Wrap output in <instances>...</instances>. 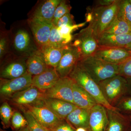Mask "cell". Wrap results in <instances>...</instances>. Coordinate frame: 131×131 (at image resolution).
<instances>
[{
    "instance_id": "cell-35",
    "label": "cell",
    "mask_w": 131,
    "mask_h": 131,
    "mask_svg": "<svg viewBox=\"0 0 131 131\" xmlns=\"http://www.w3.org/2000/svg\"><path fill=\"white\" fill-rule=\"evenodd\" d=\"M75 25L74 20V17L70 13L66 14L59 20L56 26L59 27L63 26H73Z\"/></svg>"
},
{
    "instance_id": "cell-20",
    "label": "cell",
    "mask_w": 131,
    "mask_h": 131,
    "mask_svg": "<svg viewBox=\"0 0 131 131\" xmlns=\"http://www.w3.org/2000/svg\"><path fill=\"white\" fill-rule=\"evenodd\" d=\"M27 73L25 62L14 61L8 64L1 70V79L12 80L21 77Z\"/></svg>"
},
{
    "instance_id": "cell-13",
    "label": "cell",
    "mask_w": 131,
    "mask_h": 131,
    "mask_svg": "<svg viewBox=\"0 0 131 131\" xmlns=\"http://www.w3.org/2000/svg\"><path fill=\"white\" fill-rule=\"evenodd\" d=\"M29 25L36 42L40 47L48 45L52 23L31 18Z\"/></svg>"
},
{
    "instance_id": "cell-37",
    "label": "cell",
    "mask_w": 131,
    "mask_h": 131,
    "mask_svg": "<svg viewBox=\"0 0 131 131\" xmlns=\"http://www.w3.org/2000/svg\"><path fill=\"white\" fill-rule=\"evenodd\" d=\"M7 42L6 39L2 38L0 40V57L1 58L4 56L7 49Z\"/></svg>"
},
{
    "instance_id": "cell-1",
    "label": "cell",
    "mask_w": 131,
    "mask_h": 131,
    "mask_svg": "<svg viewBox=\"0 0 131 131\" xmlns=\"http://www.w3.org/2000/svg\"><path fill=\"white\" fill-rule=\"evenodd\" d=\"M121 0H116L106 7H93L86 14V22L97 40L117 17Z\"/></svg>"
},
{
    "instance_id": "cell-16",
    "label": "cell",
    "mask_w": 131,
    "mask_h": 131,
    "mask_svg": "<svg viewBox=\"0 0 131 131\" xmlns=\"http://www.w3.org/2000/svg\"><path fill=\"white\" fill-rule=\"evenodd\" d=\"M60 78L56 68L49 67L44 72L32 77V86L45 92L54 86Z\"/></svg>"
},
{
    "instance_id": "cell-40",
    "label": "cell",
    "mask_w": 131,
    "mask_h": 131,
    "mask_svg": "<svg viewBox=\"0 0 131 131\" xmlns=\"http://www.w3.org/2000/svg\"><path fill=\"white\" fill-rule=\"evenodd\" d=\"M16 131H30L29 130L27 126L25 127L24 128H21V129L18 130Z\"/></svg>"
},
{
    "instance_id": "cell-43",
    "label": "cell",
    "mask_w": 131,
    "mask_h": 131,
    "mask_svg": "<svg viewBox=\"0 0 131 131\" xmlns=\"http://www.w3.org/2000/svg\"><path fill=\"white\" fill-rule=\"evenodd\" d=\"M126 131H131V126L130 127H129V129H128Z\"/></svg>"
},
{
    "instance_id": "cell-31",
    "label": "cell",
    "mask_w": 131,
    "mask_h": 131,
    "mask_svg": "<svg viewBox=\"0 0 131 131\" xmlns=\"http://www.w3.org/2000/svg\"><path fill=\"white\" fill-rule=\"evenodd\" d=\"M71 9V7L66 1H61L54 13L52 24L56 26L59 20L66 14L70 13Z\"/></svg>"
},
{
    "instance_id": "cell-23",
    "label": "cell",
    "mask_w": 131,
    "mask_h": 131,
    "mask_svg": "<svg viewBox=\"0 0 131 131\" xmlns=\"http://www.w3.org/2000/svg\"><path fill=\"white\" fill-rule=\"evenodd\" d=\"M65 47L56 48L47 45L40 47L39 50L47 65L56 68L61 61Z\"/></svg>"
},
{
    "instance_id": "cell-25",
    "label": "cell",
    "mask_w": 131,
    "mask_h": 131,
    "mask_svg": "<svg viewBox=\"0 0 131 131\" xmlns=\"http://www.w3.org/2000/svg\"><path fill=\"white\" fill-rule=\"evenodd\" d=\"M30 38L26 31L20 30L14 38V46L17 50L21 52L27 51L30 45Z\"/></svg>"
},
{
    "instance_id": "cell-2",
    "label": "cell",
    "mask_w": 131,
    "mask_h": 131,
    "mask_svg": "<svg viewBox=\"0 0 131 131\" xmlns=\"http://www.w3.org/2000/svg\"><path fill=\"white\" fill-rule=\"evenodd\" d=\"M78 63L98 84L119 75V65L110 63L94 56L82 58Z\"/></svg>"
},
{
    "instance_id": "cell-22",
    "label": "cell",
    "mask_w": 131,
    "mask_h": 131,
    "mask_svg": "<svg viewBox=\"0 0 131 131\" xmlns=\"http://www.w3.org/2000/svg\"><path fill=\"white\" fill-rule=\"evenodd\" d=\"M27 72L31 75L40 74L49 68L39 50L33 52L26 62Z\"/></svg>"
},
{
    "instance_id": "cell-5",
    "label": "cell",
    "mask_w": 131,
    "mask_h": 131,
    "mask_svg": "<svg viewBox=\"0 0 131 131\" xmlns=\"http://www.w3.org/2000/svg\"><path fill=\"white\" fill-rule=\"evenodd\" d=\"M73 40L71 44L79 49L81 58L94 56L99 47L98 40L88 26L73 37Z\"/></svg>"
},
{
    "instance_id": "cell-17",
    "label": "cell",
    "mask_w": 131,
    "mask_h": 131,
    "mask_svg": "<svg viewBox=\"0 0 131 131\" xmlns=\"http://www.w3.org/2000/svg\"><path fill=\"white\" fill-rule=\"evenodd\" d=\"M98 41L100 47L126 48L131 43V33L122 35L103 33Z\"/></svg>"
},
{
    "instance_id": "cell-36",
    "label": "cell",
    "mask_w": 131,
    "mask_h": 131,
    "mask_svg": "<svg viewBox=\"0 0 131 131\" xmlns=\"http://www.w3.org/2000/svg\"><path fill=\"white\" fill-rule=\"evenodd\" d=\"M50 131H76V130L71 126L65 119L62 120L60 123Z\"/></svg>"
},
{
    "instance_id": "cell-11",
    "label": "cell",
    "mask_w": 131,
    "mask_h": 131,
    "mask_svg": "<svg viewBox=\"0 0 131 131\" xmlns=\"http://www.w3.org/2000/svg\"><path fill=\"white\" fill-rule=\"evenodd\" d=\"M22 107L30 111L38 122L49 130L53 129L63 120L59 118L43 104L37 106L27 105L20 108Z\"/></svg>"
},
{
    "instance_id": "cell-33",
    "label": "cell",
    "mask_w": 131,
    "mask_h": 131,
    "mask_svg": "<svg viewBox=\"0 0 131 131\" xmlns=\"http://www.w3.org/2000/svg\"><path fill=\"white\" fill-rule=\"evenodd\" d=\"M115 107L118 111L124 114H131V95H127L122 98Z\"/></svg>"
},
{
    "instance_id": "cell-15",
    "label": "cell",
    "mask_w": 131,
    "mask_h": 131,
    "mask_svg": "<svg viewBox=\"0 0 131 131\" xmlns=\"http://www.w3.org/2000/svg\"><path fill=\"white\" fill-rule=\"evenodd\" d=\"M108 124L105 131H126L131 126V115L106 109Z\"/></svg>"
},
{
    "instance_id": "cell-9",
    "label": "cell",
    "mask_w": 131,
    "mask_h": 131,
    "mask_svg": "<svg viewBox=\"0 0 131 131\" xmlns=\"http://www.w3.org/2000/svg\"><path fill=\"white\" fill-rule=\"evenodd\" d=\"M74 82L73 80L70 77L60 78L54 86L45 91V96L62 100L74 104L73 91Z\"/></svg>"
},
{
    "instance_id": "cell-19",
    "label": "cell",
    "mask_w": 131,
    "mask_h": 131,
    "mask_svg": "<svg viewBox=\"0 0 131 131\" xmlns=\"http://www.w3.org/2000/svg\"><path fill=\"white\" fill-rule=\"evenodd\" d=\"M74 104L78 107L90 110L98 104L93 97L74 82L73 86Z\"/></svg>"
},
{
    "instance_id": "cell-34",
    "label": "cell",
    "mask_w": 131,
    "mask_h": 131,
    "mask_svg": "<svg viewBox=\"0 0 131 131\" xmlns=\"http://www.w3.org/2000/svg\"><path fill=\"white\" fill-rule=\"evenodd\" d=\"M119 75L126 78H131V57L119 65Z\"/></svg>"
},
{
    "instance_id": "cell-18",
    "label": "cell",
    "mask_w": 131,
    "mask_h": 131,
    "mask_svg": "<svg viewBox=\"0 0 131 131\" xmlns=\"http://www.w3.org/2000/svg\"><path fill=\"white\" fill-rule=\"evenodd\" d=\"M61 0H48L40 5L34 13L31 19L52 23L56 9Z\"/></svg>"
},
{
    "instance_id": "cell-26",
    "label": "cell",
    "mask_w": 131,
    "mask_h": 131,
    "mask_svg": "<svg viewBox=\"0 0 131 131\" xmlns=\"http://www.w3.org/2000/svg\"><path fill=\"white\" fill-rule=\"evenodd\" d=\"M20 109L24 114L27 122V127L30 131H50L45 128L39 123L30 112V111L24 108H20Z\"/></svg>"
},
{
    "instance_id": "cell-45",
    "label": "cell",
    "mask_w": 131,
    "mask_h": 131,
    "mask_svg": "<svg viewBox=\"0 0 131 131\" xmlns=\"http://www.w3.org/2000/svg\"><path fill=\"white\" fill-rule=\"evenodd\" d=\"M129 2H130V3H131V0H129Z\"/></svg>"
},
{
    "instance_id": "cell-6",
    "label": "cell",
    "mask_w": 131,
    "mask_h": 131,
    "mask_svg": "<svg viewBox=\"0 0 131 131\" xmlns=\"http://www.w3.org/2000/svg\"><path fill=\"white\" fill-rule=\"evenodd\" d=\"M81 58V52L77 47L71 43L66 46L61 61L56 68L60 78L69 77Z\"/></svg>"
},
{
    "instance_id": "cell-8",
    "label": "cell",
    "mask_w": 131,
    "mask_h": 131,
    "mask_svg": "<svg viewBox=\"0 0 131 131\" xmlns=\"http://www.w3.org/2000/svg\"><path fill=\"white\" fill-rule=\"evenodd\" d=\"M45 97L44 92L31 86L25 90L15 94L8 100L12 105L19 108L27 105H42Z\"/></svg>"
},
{
    "instance_id": "cell-24",
    "label": "cell",
    "mask_w": 131,
    "mask_h": 131,
    "mask_svg": "<svg viewBox=\"0 0 131 131\" xmlns=\"http://www.w3.org/2000/svg\"><path fill=\"white\" fill-rule=\"evenodd\" d=\"M131 33V26L117 17L110 24L104 33L122 35Z\"/></svg>"
},
{
    "instance_id": "cell-30",
    "label": "cell",
    "mask_w": 131,
    "mask_h": 131,
    "mask_svg": "<svg viewBox=\"0 0 131 131\" xmlns=\"http://www.w3.org/2000/svg\"><path fill=\"white\" fill-rule=\"evenodd\" d=\"M68 45L59 34L57 27L53 25L51 31L48 45L56 48H62Z\"/></svg>"
},
{
    "instance_id": "cell-12",
    "label": "cell",
    "mask_w": 131,
    "mask_h": 131,
    "mask_svg": "<svg viewBox=\"0 0 131 131\" xmlns=\"http://www.w3.org/2000/svg\"><path fill=\"white\" fill-rule=\"evenodd\" d=\"M106 108L97 104L90 110L88 131H105L108 124Z\"/></svg>"
},
{
    "instance_id": "cell-28",
    "label": "cell",
    "mask_w": 131,
    "mask_h": 131,
    "mask_svg": "<svg viewBox=\"0 0 131 131\" xmlns=\"http://www.w3.org/2000/svg\"><path fill=\"white\" fill-rule=\"evenodd\" d=\"M117 17L131 26V3L129 0L121 1Z\"/></svg>"
},
{
    "instance_id": "cell-21",
    "label": "cell",
    "mask_w": 131,
    "mask_h": 131,
    "mask_svg": "<svg viewBox=\"0 0 131 131\" xmlns=\"http://www.w3.org/2000/svg\"><path fill=\"white\" fill-rule=\"evenodd\" d=\"M90 110L78 107L68 115L66 120L75 129L84 128L88 130Z\"/></svg>"
},
{
    "instance_id": "cell-41",
    "label": "cell",
    "mask_w": 131,
    "mask_h": 131,
    "mask_svg": "<svg viewBox=\"0 0 131 131\" xmlns=\"http://www.w3.org/2000/svg\"><path fill=\"white\" fill-rule=\"evenodd\" d=\"M76 131H88L87 129H85L84 128H78V129H76Z\"/></svg>"
},
{
    "instance_id": "cell-10",
    "label": "cell",
    "mask_w": 131,
    "mask_h": 131,
    "mask_svg": "<svg viewBox=\"0 0 131 131\" xmlns=\"http://www.w3.org/2000/svg\"><path fill=\"white\" fill-rule=\"evenodd\" d=\"M94 56L113 64L119 65L131 57V52L124 47H100Z\"/></svg>"
},
{
    "instance_id": "cell-32",
    "label": "cell",
    "mask_w": 131,
    "mask_h": 131,
    "mask_svg": "<svg viewBox=\"0 0 131 131\" xmlns=\"http://www.w3.org/2000/svg\"><path fill=\"white\" fill-rule=\"evenodd\" d=\"M27 126V121L24 115L18 111L14 112L11 121V126L13 130L17 131Z\"/></svg>"
},
{
    "instance_id": "cell-44",
    "label": "cell",
    "mask_w": 131,
    "mask_h": 131,
    "mask_svg": "<svg viewBox=\"0 0 131 131\" xmlns=\"http://www.w3.org/2000/svg\"><path fill=\"white\" fill-rule=\"evenodd\" d=\"M0 131H6L5 130H2V129H1V130H0Z\"/></svg>"
},
{
    "instance_id": "cell-7",
    "label": "cell",
    "mask_w": 131,
    "mask_h": 131,
    "mask_svg": "<svg viewBox=\"0 0 131 131\" xmlns=\"http://www.w3.org/2000/svg\"><path fill=\"white\" fill-rule=\"evenodd\" d=\"M32 75L28 73L12 80L1 79V98L8 100L15 94L27 89L32 86Z\"/></svg>"
},
{
    "instance_id": "cell-27",
    "label": "cell",
    "mask_w": 131,
    "mask_h": 131,
    "mask_svg": "<svg viewBox=\"0 0 131 131\" xmlns=\"http://www.w3.org/2000/svg\"><path fill=\"white\" fill-rule=\"evenodd\" d=\"M12 107L6 102H3L0 107V117L4 129L11 126V120L13 114Z\"/></svg>"
},
{
    "instance_id": "cell-46",
    "label": "cell",
    "mask_w": 131,
    "mask_h": 131,
    "mask_svg": "<svg viewBox=\"0 0 131 131\" xmlns=\"http://www.w3.org/2000/svg\"></svg>"
},
{
    "instance_id": "cell-3",
    "label": "cell",
    "mask_w": 131,
    "mask_h": 131,
    "mask_svg": "<svg viewBox=\"0 0 131 131\" xmlns=\"http://www.w3.org/2000/svg\"><path fill=\"white\" fill-rule=\"evenodd\" d=\"M69 77L93 96L98 104L103 106L106 109L118 111L116 107L112 106L108 103L98 83L92 79L78 62Z\"/></svg>"
},
{
    "instance_id": "cell-39",
    "label": "cell",
    "mask_w": 131,
    "mask_h": 131,
    "mask_svg": "<svg viewBox=\"0 0 131 131\" xmlns=\"http://www.w3.org/2000/svg\"><path fill=\"white\" fill-rule=\"evenodd\" d=\"M129 88V95H131V78H126Z\"/></svg>"
},
{
    "instance_id": "cell-38",
    "label": "cell",
    "mask_w": 131,
    "mask_h": 131,
    "mask_svg": "<svg viewBox=\"0 0 131 131\" xmlns=\"http://www.w3.org/2000/svg\"><path fill=\"white\" fill-rule=\"evenodd\" d=\"M116 0H99L96 2L95 6L106 7L112 5Z\"/></svg>"
},
{
    "instance_id": "cell-14",
    "label": "cell",
    "mask_w": 131,
    "mask_h": 131,
    "mask_svg": "<svg viewBox=\"0 0 131 131\" xmlns=\"http://www.w3.org/2000/svg\"><path fill=\"white\" fill-rule=\"evenodd\" d=\"M43 102L45 106L61 119H65L70 114L78 107L70 102L45 96Z\"/></svg>"
},
{
    "instance_id": "cell-29",
    "label": "cell",
    "mask_w": 131,
    "mask_h": 131,
    "mask_svg": "<svg viewBox=\"0 0 131 131\" xmlns=\"http://www.w3.org/2000/svg\"><path fill=\"white\" fill-rule=\"evenodd\" d=\"M86 23V22L85 21L84 23L75 24L73 26H63L58 28L57 27L58 30L61 37L65 40L68 44H69L71 43L73 40V36L71 33L80 27L84 26Z\"/></svg>"
},
{
    "instance_id": "cell-42",
    "label": "cell",
    "mask_w": 131,
    "mask_h": 131,
    "mask_svg": "<svg viewBox=\"0 0 131 131\" xmlns=\"http://www.w3.org/2000/svg\"><path fill=\"white\" fill-rule=\"evenodd\" d=\"M126 48L131 52V43L127 47H126Z\"/></svg>"
},
{
    "instance_id": "cell-4",
    "label": "cell",
    "mask_w": 131,
    "mask_h": 131,
    "mask_svg": "<svg viewBox=\"0 0 131 131\" xmlns=\"http://www.w3.org/2000/svg\"><path fill=\"white\" fill-rule=\"evenodd\" d=\"M108 103L115 107L125 96L129 95V88L126 78L117 75L98 83Z\"/></svg>"
}]
</instances>
